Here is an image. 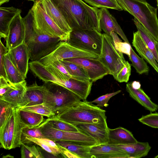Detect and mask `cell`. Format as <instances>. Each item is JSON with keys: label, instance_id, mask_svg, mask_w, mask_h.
Returning <instances> with one entry per match:
<instances>
[{"label": "cell", "instance_id": "cell-38", "mask_svg": "<svg viewBox=\"0 0 158 158\" xmlns=\"http://www.w3.org/2000/svg\"><path fill=\"white\" fill-rule=\"evenodd\" d=\"M19 108L41 114L48 118L55 115L50 109L44 103Z\"/></svg>", "mask_w": 158, "mask_h": 158}, {"label": "cell", "instance_id": "cell-47", "mask_svg": "<svg viewBox=\"0 0 158 158\" xmlns=\"http://www.w3.org/2000/svg\"><path fill=\"white\" fill-rule=\"evenodd\" d=\"M58 149L61 154L65 158H74L79 157L65 148L58 145Z\"/></svg>", "mask_w": 158, "mask_h": 158}, {"label": "cell", "instance_id": "cell-25", "mask_svg": "<svg viewBox=\"0 0 158 158\" xmlns=\"http://www.w3.org/2000/svg\"><path fill=\"white\" fill-rule=\"evenodd\" d=\"M80 131L91 137L98 144L107 143L108 141V131L92 124L79 123L73 125Z\"/></svg>", "mask_w": 158, "mask_h": 158}, {"label": "cell", "instance_id": "cell-53", "mask_svg": "<svg viewBox=\"0 0 158 158\" xmlns=\"http://www.w3.org/2000/svg\"><path fill=\"white\" fill-rule=\"evenodd\" d=\"M156 44L157 50L158 51V41H156Z\"/></svg>", "mask_w": 158, "mask_h": 158}, {"label": "cell", "instance_id": "cell-3", "mask_svg": "<svg viewBox=\"0 0 158 158\" xmlns=\"http://www.w3.org/2000/svg\"><path fill=\"white\" fill-rule=\"evenodd\" d=\"M87 101H81L76 105L55 115L60 119L72 125L94 124L108 131L106 111Z\"/></svg>", "mask_w": 158, "mask_h": 158}, {"label": "cell", "instance_id": "cell-8", "mask_svg": "<svg viewBox=\"0 0 158 158\" xmlns=\"http://www.w3.org/2000/svg\"><path fill=\"white\" fill-rule=\"evenodd\" d=\"M31 9L33 12L35 25L38 29L49 36L59 38L63 41L68 40L70 33L62 30L52 20L44 10L41 2H34Z\"/></svg>", "mask_w": 158, "mask_h": 158}, {"label": "cell", "instance_id": "cell-49", "mask_svg": "<svg viewBox=\"0 0 158 158\" xmlns=\"http://www.w3.org/2000/svg\"><path fill=\"white\" fill-rule=\"evenodd\" d=\"M81 3L86 8L91 10H96L98 8L94 7L88 5L86 2L84 1L83 0H77Z\"/></svg>", "mask_w": 158, "mask_h": 158}, {"label": "cell", "instance_id": "cell-29", "mask_svg": "<svg viewBox=\"0 0 158 158\" xmlns=\"http://www.w3.org/2000/svg\"><path fill=\"white\" fill-rule=\"evenodd\" d=\"M20 117L28 128L36 127L40 125L45 120L43 115L18 108Z\"/></svg>", "mask_w": 158, "mask_h": 158}, {"label": "cell", "instance_id": "cell-21", "mask_svg": "<svg viewBox=\"0 0 158 158\" xmlns=\"http://www.w3.org/2000/svg\"><path fill=\"white\" fill-rule=\"evenodd\" d=\"M108 141L111 144H124L137 142L138 141L129 130L121 127L111 129L108 128Z\"/></svg>", "mask_w": 158, "mask_h": 158}, {"label": "cell", "instance_id": "cell-40", "mask_svg": "<svg viewBox=\"0 0 158 158\" xmlns=\"http://www.w3.org/2000/svg\"><path fill=\"white\" fill-rule=\"evenodd\" d=\"M139 122L151 127L158 128V113H151L143 116L138 119Z\"/></svg>", "mask_w": 158, "mask_h": 158}, {"label": "cell", "instance_id": "cell-11", "mask_svg": "<svg viewBox=\"0 0 158 158\" xmlns=\"http://www.w3.org/2000/svg\"><path fill=\"white\" fill-rule=\"evenodd\" d=\"M65 60L77 64L83 68L93 82L110 74L108 69L98 59L79 57Z\"/></svg>", "mask_w": 158, "mask_h": 158}, {"label": "cell", "instance_id": "cell-12", "mask_svg": "<svg viewBox=\"0 0 158 158\" xmlns=\"http://www.w3.org/2000/svg\"><path fill=\"white\" fill-rule=\"evenodd\" d=\"M27 127L20 117L18 108L14 107L9 123L7 149L19 147L21 146L23 131Z\"/></svg>", "mask_w": 158, "mask_h": 158}, {"label": "cell", "instance_id": "cell-56", "mask_svg": "<svg viewBox=\"0 0 158 158\" xmlns=\"http://www.w3.org/2000/svg\"><path fill=\"white\" fill-rule=\"evenodd\" d=\"M157 7L158 8V3H157Z\"/></svg>", "mask_w": 158, "mask_h": 158}, {"label": "cell", "instance_id": "cell-27", "mask_svg": "<svg viewBox=\"0 0 158 158\" xmlns=\"http://www.w3.org/2000/svg\"><path fill=\"white\" fill-rule=\"evenodd\" d=\"M55 142L57 145L67 149L78 156L79 158H92L90 153L91 147L79 145L68 141Z\"/></svg>", "mask_w": 158, "mask_h": 158}, {"label": "cell", "instance_id": "cell-1", "mask_svg": "<svg viewBox=\"0 0 158 158\" xmlns=\"http://www.w3.org/2000/svg\"><path fill=\"white\" fill-rule=\"evenodd\" d=\"M72 29H94L101 32L100 9L91 10L77 0H51Z\"/></svg>", "mask_w": 158, "mask_h": 158}, {"label": "cell", "instance_id": "cell-14", "mask_svg": "<svg viewBox=\"0 0 158 158\" xmlns=\"http://www.w3.org/2000/svg\"><path fill=\"white\" fill-rule=\"evenodd\" d=\"M8 53L14 65L23 75L26 78L29 68L30 54L28 46L24 42L19 46L9 50Z\"/></svg>", "mask_w": 158, "mask_h": 158}, {"label": "cell", "instance_id": "cell-15", "mask_svg": "<svg viewBox=\"0 0 158 158\" xmlns=\"http://www.w3.org/2000/svg\"><path fill=\"white\" fill-rule=\"evenodd\" d=\"M47 89L44 84L39 85L36 81L27 86L25 93L18 108L43 104Z\"/></svg>", "mask_w": 158, "mask_h": 158}, {"label": "cell", "instance_id": "cell-16", "mask_svg": "<svg viewBox=\"0 0 158 158\" xmlns=\"http://www.w3.org/2000/svg\"><path fill=\"white\" fill-rule=\"evenodd\" d=\"M100 24L102 30L105 33L110 35L111 31L118 34L125 42H129L115 18L110 13L107 9H100Z\"/></svg>", "mask_w": 158, "mask_h": 158}, {"label": "cell", "instance_id": "cell-19", "mask_svg": "<svg viewBox=\"0 0 158 158\" xmlns=\"http://www.w3.org/2000/svg\"><path fill=\"white\" fill-rule=\"evenodd\" d=\"M27 86L25 80L13 83L6 92L0 97V99L9 103L14 107L18 108L25 93Z\"/></svg>", "mask_w": 158, "mask_h": 158}, {"label": "cell", "instance_id": "cell-24", "mask_svg": "<svg viewBox=\"0 0 158 158\" xmlns=\"http://www.w3.org/2000/svg\"><path fill=\"white\" fill-rule=\"evenodd\" d=\"M126 89L132 98L146 109L152 112L158 110V105L152 102L141 88L135 89L132 87L131 82H129L126 84Z\"/></svg>", "mask_w": 158, "mask_h": 158}, {"label": "cell", "instance_id": "cell-41", "mask_svg": "<svg viewBox=\"0 0 158 158\" xmlns=\"http://www.w3.org/2000/svg\"><path fill=\"white\" fill-rule=\"evenodd\" d=\"M121 92V90H119L115 92L106 94L99 97L90 102L96 103V106L99 107H107L109 105L108 103L110 99Z\"/></svg>", "mask_w": 158, "mask_h": 158}, {"label": "cell", "instance_id": "cell-45", "mask_svg": "<svg viewBox=\"0 0 158 158\" xmlns=\"http://www.w3.org/2000/svg\"><path fill=\"white\" fill-rule=\"evenodd\" d=\"M12 84L6 77L0 76V97L6 92Z\"/></svg>", "mask_w": 158, "mask_h": 158}, {"label": "cell", "instance_id": "cell-57", "mask_svg": "<svg viewBox=\"0 0 158 158\" xmlns=\"http://www.w3.org/2000/svg\"><path fill=\"white\" fill-rule=\"evenodd\" d=\"M144 0V1H146V0Z\"/></svg>", "mask_w": 158, "mask_h": 158}, {"label": "cell", "instance_id": "cell-51", "mask_svg": "<svg viewBox=\"0 0 158 158\" xmlns=\"http://www.w3.org/2000/svg\"><path fill=\"white\" fill-rule=\"evenodd\" d=\"M10 0H0V6H1L3 4L9 1Z\"/></svg>", "mask_w": 158, "mask_h": 158}, {"label": "cell", "instance_id": "cell-36", "mask_svg": "<svg viewBox=\"0 0 158 158\" xmlns=\"http://www.w3.org/2000/svg\"><path fill=\"white\" fill-rule=\"evenodd\" d=\"M46 119L53 127L58 130L67 131L80 132L75 126L60 119L55 115L48 118Z\"/></svg>", "mask_w": 158, "mask_h": 158}, {"label": "cell", "instance_id": "cell-22", "mask_svg": "<svg viewBox=\"0 0 158 158\" xmlns=\"http://www.w3.org/2000/svg\"><path fill=\"white\" fill-rule=\"evenodd\" d=\"M21 10L14 7H0V36L5 40L9 31V27L14 18L21 13Z\"/></svg>", "mask_w": 158, "mask_h": 158}, {"label": "cell", "instance_id": "cell-30", "mask_svg": "<svg viewBox=\"0 0 158 158\" xmlns=\"http://www.w3.org/2000/svg\"><path fill=\"white\" fill-rule=\"evenodd\" d=\"M60 61L66 68L72 78L82 81H90L86 71L80 66L65 60Z\"/></svg>", "mask_w": 158, "mask_h": 158}, {"label": "cell", "instance_id": "cell-33", "mask_svg": "<svg viewBox=\"0 0 158 158\" xmlns=\"http://www.w3.org/2000/svg\"><path fill=\"white\" fill-rule=\"evenodd\" d=\"M129 60L131 62V65L133 66L136 72L139 74L148 73L149 67L143 58L139 57L131 47Z\"/></svg>", "mask_w": 158, "mask_h": 158}, {"label": "cell", "instance_id": "cell-7", "mask_svg": "<svg viewBox=\"0 0 158 158\" xmlns=\"http://www.w3.org/2000/svg\"><path fill=\"white\" fill-rule=\"evenodd\" d=\"M39 127L45 138L54 141H68L77 144L90 147L98 144L94 139L80 131H67L56 129L46 119Z\"/></svg>", "mask_w": 158, "mask_h": 158}, {"label": "cell", "instance_id": "cell-2", "mask_svg": "<svg viewBox=\"0 0 158 158\" xmlns=\"http://www.w3.org/2000/svg\"><path fill=\"white\" fill-rule=\"evenodd\" d=\"M23 20L25 28L24 42L28 46L31 61H38L48 55L62 41L60 38L46 35L37 28L31 9Z\"/></svg>", "mask_w": 158, "mask_h": 158}, {"label": "cell", "instance_id": "cell-13", "mask_svg": "<svg viewBox=\"0 0 158 158\" xmlns=\"http://www.w3.org/2000/svg\"><path fill=\"white\" fill-rule=\"evenodd\" d=\"M25 28L21 13L18 15L11 23L9 33L5 39L6 47L10 50L24 42Z\"/></svg>", "mask_w": 158, "mask_h": 158}, {"label": "cell", "instance_id": "cell-48", "mask_svg": "<svg viewBox=\"0 0 158 158\" xmlns=\"http://www.w3.org/2000/svg\"><path fill=\"white\" fill-rule=\"evenodd\" d=\"M21 154L22 158H35L33 154L23 143H21Z\"/></svg>", "mask_w": 158, "mask_h": 158}, {"label": "cell", "instance_id": "cell-43", "mask_svg": "<svg viewBox=\"0 0 158 158\" xmlns=\"http://www.w3.org/2000/svg\"><path fill=\"white\" fill-rule=\"evenodd\" d=\"M23 135L30 136L38 138H45L39 126L32 128L26 127L23 131Z\"/></svg>", "mask_w": 158, "mask_h": 158}, {"label": "cell", "instance_id": "cell-23", "mask_svg": "<svg viewBox=\"0 0 158 158\" xmlns=\"http://www.w3.org/2000/svg\"><path fill=\"white\" fill-rule=\"evenodd\" d=\"M120 148L124 153L127 158H140L146 156L151 149L147 142H137L127 144H113Z\"/></svg>", "mask_w": 158, "mask_h": 158}, {"label": "cell", "instance_id": "cell-28", "mask_svg": "<svg viewBox=\"0 0 158 158\" xmlns=\"http://www.w3.org/2000/svg\"><path fill=\"white\" fill-rule=\"evenodd\" d=\"M133 21L137 31L158 63V51L156 46V40L147 29L136 19L134 18Z\"/></svg>", "mask_w": 158, "mask_h": 158}, {"label": "cell", "instance_id": "cell-39", "mask_svg": "<svg viewBox=\"0 0 158 158\" xmlns=\"http://www.w3.org/2000/svg\"><path fill=\"white\" fill-rule=\"evenodd\" d=\"M110 35L113 38L116 48L120 52L127 55L129 57L131 47L130 44L125 41L122 42L118 36L117 34L114 32L111 31Z\"/></svg>", "mask_w": 158, "mask_h": 158}, {"label": "cell", "instance_id": "cell-5", "mask_svg": "<svg viewBox=\"0 0 158 158\" xmlns=\"http://www.w3.org/2000/svg\"><path fill=\"white\" fill-rule=\"evenodd\" d=\"M44 84L47 89L44 104L55 115L76 105L82 100L77 94L61 85L51 82Z\"/></svg>", "mask_w": 158, "mask_h": 158}, {"label": "cell", "instance_id": "cell-55", "mask_svg": "<svg viewBox=\"0 0 158 158\" xmlns=\"http://www.w3.org/2000/svg\"><path fill=\"white\" fill-rule=\"evenodd\" d=\"M157 2V3H158V0H156Z\"/></svg>", "mask_w": 158, "mask_h": 158}, {"label": "cell", "instance_id": "cell-17", "mask_svg": "<svg viewBox=\"0 0 158 158\" xmlns=\"http://www.w3.org/2000/svg\"><path fill=\"white\" fill-rule=\"evenodd\" d=\"M90 153L92 158H127L120 148L107 143L98 144L91 147Z\"/></svg>", "mask_w": 158, "mask_h": 158}, {"label": "cell", "instance_id": "cell-50", "mask_svg": "<svg viewBox=\"0 0 158 158\" xmlns=\"http://www.w3.org/2000/svg\"><path fill=\"white\" fill-rule=\"evenodd\" d=\"M131 83L132 87L135 89H138L141 87V85L139 82L135 81Z\"/></svg>", "mask_w": 158, "mask_h": 158}, {"label": "cell", "instance_id": "cell-44", "mask_svg": "<svg viewBox=\"0 0 158 158\" xmlns=\"http://www.w3.org/2000/svg\"><path fill=\"white\" fill-rule=\"evenodd\" d=\"M9 50L2 43L1 40L0 43V76L6 78V74L4 67L3 58V56L7 53Z\"/></svg>", "mask_w": 158, "mask_h": 158}, {"label": "cell", "instance_id": "cell-26", "mask_svg": "<svg viewBox=\"0 0 158 158\" xmlns=\"http://www.w3.org/2000/svg\"><path fill=\"white\" fill-rule=\"evenodd\" d=\"M3 60L6 78L13 84H16L25 80V79L13 64L8 52L3 57Z\"/></svg>", "mask_w": 158, "mask_h": 158}, {"label": "cell", "instance_id": "cell-46", "mask_svg": "<svg viewBox=\"0 0 158 158\" xmlns=\"http://www.w3.org/2000/svg\"><path fill=\"white\" fill-rule=\"evenodd\" d=\"M23 144L33 154L35 157V158H44L40 149L37 148L35 145L30 146L25 145V144Z\"/></svg>", "mask_w": 158, "mask_h": 158}, {"label": "cell", "instance_id": "cell-4", "mask_svg": "<svg viewBox=\"0 0 158 158\" xmlns=\"http://www.w3.org/2000/svg\"><path fill=\"white\" fill-rule=\"evenodd\" d=\"M123 10L128 12L147 29L155 40L158 41L157 9L146 1L116 0Z\"/></svg>", "mask_w": 158, "mask_h": 158}, {"label": "cell", "instance_id": "cell-54", "mask_svg": "<svg viewBox=\"0 0 158 158\" xmlns=\"http://www.w3.org/2000/svg\"><path fill=\"white\" fill-rule=\"evenodd\" d=\"M155 158H158V155L155 156L154 157Z\"/></svg>", "mask_w": 158, "mask_h": 158}, {"label": "cell", "instance_id": "cell-32", "mask_svg": "<svg viewBox=\"0 0 158 158\" xmlns=\"http://www.w3.org/2000/svg\"><path fill=\"white\" fill-rule=\"evenodd\" d=\"M131 66L128 61L123 60L117 67L112 75L119 82H127L131 74Z\"/></svg>", "mask_w": 158, "mask_h": 158}, {"label": "cell", "instance_id": "cell-9", "mask_svg": "<svg viewBox=\"0 0 158 158\" xmlns=\"http://www.w3.org/2000/svg\"><path fill=\"white\" fill-rule=\"evenodd\" d=\"M99 56L76 48L67 41H62L53 51L38 61L46 66L55 61L79 57L98 59Z\"/></svg>", "mask_w": 158, "mask_h": 158}, {"label": "cell", "instance_id": "cell-34", "mask_svg": "<svg viewBox=\"0 0 158 158\" xmlns=\"http://www.w3.org/2000/svg\"><path fill=\"white\" fill-rule=\"evenodd\" d=\"M34 143L40 146L47 152L57 157L60 153L59 149L51 147L44 142L40 140L39 138L30 136H22L21 143Z\"/></svg>", "mask_w": 158, "mask_h": 158}, {"label": "cell", "instance_id": "cell-18", "mask_svg": "<svg viewBox=\"0 0 158 158\" xmlns=\"http://www.w3.org/2000/svg\"><path fill=\"white\" fill-rule=\"evenodd\" d=\"M46 13L56 25L64 31L70 33L72 30L60 10L51 0H40Z\"/></svg>", "mask_w": 158, "mask_h": 158}, {"label": "cell", "instance_id": "cell-6", "mask_svg": "<svg viewBox=\"0 0 158 158\" xmlns=\"http://www.w3.org/2000/svg\"><path fill=\"white\" fill-rule=\"evenodd\" d=\"M102 39L103 34L95 29H74L70 32L67 41L76 48L99 56Z\"/></svg>", "mask_w": 158, "mask_h": 158}, {"label": "cell", "instance_id": "cell-20", "mask_svg": "<svg viewBox=\"0 0 158 158\" xmlns=\"http://www.w3.org/2000/svg\"><path fill=\"white\" fill-rule=\"evenodd\" d=\"M132 44L141 57L151 65L158 73V63L138 31L133 33Z\"/></svg>", "mask_w": 158, "mask_h": 158}, {"label": "cell", "instance_id": "cell-31", "mask_svg": "<svg viewBox=\"0 0 158 158\" xmlns=\"http://www.w3.org/2000/svg\"><path fill=\"white\" fill-rule=\"evenodd\" d=\"M48 70L59 81L56 84L72 78L67 69L60 60L55 61L45 66Z\"/></svg>", "mask_w": 158, "mask_h": 158}, {"label": "cell", "instance_id": "cell-37", "mask_svg": "<svg viewBox=\"0 0 158 158\" xmlns=\"http://www.w3.org/2000/svg\"><path fill=\"white\" fill-rule=\"evenodd\" d=\"M14 107L10 103L0 99V128L9 121Z\"/></svg>", "mask_w": 158, "mask_h": 158}, {"label": "cell", "instance_id": "cell-35", "mask_svg": "<svg viewBox=\"0 0 158 158\" xmlns=\"http://www.w3.org/2000/svg\"><path fill=\"white\" fill-rule=\"evenodd\" d=\"M90 6L100 8L110 9L118 11L123 10L116 0H83Z\"/></svg>", "mask_w": 158, "mask_h": 158}, {"label": "cell", "instance_id": "cell-42", "mask_svg": "<svg viewBox=\"0 0 158 158\" xmlns=\"http://www.w3.org/2000/svg\"><path fill=\"white\" fill-rule=\"evenodd\" d=\"M9 121L2 128H0V148L6 149H7Z\"/></svg>", "mask_w": 158, "mask_h": 158}, {"label": "cell", "instance_id": "cell-10", "mask_svg": "<svg viewBox=\"0 0 158 158\" xmlns=\"http://www.w3.org/2000/svg\"><path fill=\"white\" fill-rule=\"evenodd\" d=\"M98 59L108 69L111 75L118 65L125 60L123 53L116 48L112 37L105 33L103 34L101 51Z\"/></svg>", "mask_w": 158, "mask_h": 158}, {"label": "cell", "instance_id": "cell-52", "mask_svg": "<svg viewBox=\"0 0 158 158\" xmlns=\"http://www.w3.org/2000/svg\"><path fill=\"white\" fill-rule=\"evenodd\" d=\"M27 0L32 1L34 2H41L40 0Z\"/></svg>", "mask_w": 158, "mask_h": 158}]
</instances>
